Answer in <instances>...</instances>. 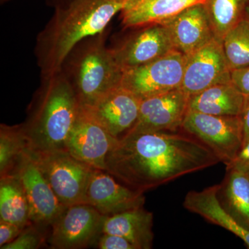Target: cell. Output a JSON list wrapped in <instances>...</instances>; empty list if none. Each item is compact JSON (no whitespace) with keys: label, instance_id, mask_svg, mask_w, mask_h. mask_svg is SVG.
<instances>
[{"label":"cell","instance_id":"obj_1","mask_svg":"<svg viewBox=\"0 0 249 249\" xmlns=\"http://www.w3.org/2000/svg\"><path fill=\"white\" fill-rule=\"evenodd\" d=\"M220 162L209 147L186 132L129 131L106 160V172L145 192Z\"/></svg>","mask_w":249,"mask_h":249},{"label":"cell","instance_id":"obj_2","mask_svg":"<svg viewBox=\"0 0 249 249\" xmlns=\"http://www.w3.org/2000/svg\"><path fill=\"white\" fill-rule=\"evenodd\" d=\"M127 0H59L54 14L36 38L35 55L41 76L60 71L76 44L108 29Z\"/></svg>","mask_w":249,"mask_h":249},{"label":"cell","instance_id":"obj_3","mask_svg":"<svg viewBox=\"0 0 249 249\" xmlns=\"http://www.w3.org/2000/svg\"><path fill=\"white\" fill-rule=\"evenodd\" d=\"M81 111V105L61 71L41 76L20 124L29 150L48 152L65 150V144Z\"/></svg>","mask_w":249,"mask_h":249},{"label":"cell","instance_id":"obj_4","mask_svg":"<svg viewBox=\"0 0 249 249\" xmlns=\"http://www.w3.org/2000/svg\"><path fill=\"white\" fill-rule=\"evenodd\" d=\"M108 35L107 29L80 41L60 69L82 107L91 106L105 93L121 86L124 70L107 45Z\"/></svg>","mask_w":249,"mask_h":249},{"label":"cell","instance_id":"obj_5","mask_svg":"<svg viewBox=\"0 0 249 249\" xmlns=\"http://www.w3.org/2000/svg\"><path fill=\"white\" fill-rule=\"evenodd\" d=\"M29 152L64 206L83 204L94 168L77 160L65 150Z\"/></svg>","mask_w":249,"mask_h":249},{"label":"cell","instance_id":"obj_6","mask_svg":"<svg viewBox=\"0 0 249 249\" xmlns=\"http://www.w3.org/2000/svg\"><path fill=\"white\" fill-rule=\"evenodd\" d=\"M181 129L209 147L227 166L243 146L240 116H214L188 111Z\"/></svg>","mask_w":249,"mask_h":249},{"label":"cell","instance_id":"obj_7","mask_svg":"<svg viewBox=\"0 0 249 249\" xmlns=\"http://www.w3.org/2000/svg\"><path fill=\"white\" fill-rule=\"evenodd\" d=\"M186 55L174 50L150 63L124 70L121 86L141 100L181 88Z\"/></svg>","mask_w":249,"mask_h":249},{"label":"cell","instance_id":"obj_8","mask_svg":"<svg viewBox=\"0 0 249 249\" xmlns=\"http://www.w3.org/2000/svg\"><path fill=\"white\" fill-rule=\"evenodd\" d=\"M105 217L90 205L67 206L51 227L49 238L51 248H87L102 233Z\"/></svg>","mask_w":249,"mask_h":249},{"label":"cell","instance_id":"obj_9","mask_svg":"<svg viewBox=\"0 0 249 249\" xmlns=\"http://www.w3.org/2000/svg\"><path fill=\"white\" fill-rule=\"evenodd\" d=\"M14 173L24 187L30 209L31 222L43 230L52 227L65 206L58 200L29 148Z\"/></svg>","mask_w":249,"mask_h":249},{"label":"cell","instance_id":"obj_10","mask_svg":"<svg viewBox=\"0 0 249 249\" xmlns=\"http://www.w3.org/2000/svg\"><path fill=\"white\" fill-rule=\"evenodd\" d=\"M230 82L231 70L222 41L214 38L204 47L186 55L180 89L189 97L213 85Z\"/></svg>","mask_w":249,"mask_h":249},{"label":"cell","instance_id":"obj_11","mask_svg":"<svg viewBox=\"0 0 249 249\" xmlns=\"http://www.w3.org/2000/svg\"><path fill=\"white\" fill-rule=\"evenodd\" d=\"M137 28L139 30L109 47L124 71L150 63L175 50L169 33L160 23Z\"/></svg>","mask_w":249,"mask_h":249},{"label":"cell","instance_id":"obj_12","mask_svg":"<svg viewBox=\"0 0 249 249\" xmlns=\"http://www.w3.org/2000/svg\"><path fill=\"white\" fill-rule=\"evenodd\" d=\"M119 139L88 115L81 107L65 144V150L94 169L106 170V160Z\"/></svg>","mask_w":249,"mask_h":249},{"label":"cell","instance_id":"obj_13","mask_svg":"<svg viewBox=\"0 0 249 249\" xmlns=\"http://www.w3.org/2000/svg\"><path fill=\"white\" fill-rule=\"evenodd\" d=\"M142 100L120 86L110 90L91 106L82 107L111 135L120 139L139 119Z\"/></svg>","mask_w":249,"mask_h":249},{"label":"cell","instance_id":"obj_14","mask_svg":"<svg viewBox=\"0 0 249 249\" xmlns=\"http://www.w3.org/2000/svg\"><path fill=\"white\" fill-rule=\"evenodd\" d=\"M143 192L119 182L104 170L94 169L90 177L83 204L90 205L105 216L143 206Z\"/></svg>","mask_w":249,"mask_h":249},{"label":"cell","instance_id":"obj_15","mask_svg":"<svg viewBox=\"0 0 249 249\" xmlns=\"http://www.w3.org/2000/svg\"><path fill=\"white\" fill-rule=\"evenodd\" d=\"M188 101L180 88L142 100L138 120L129 131L177 132L182 127Z\"/></svg>","mask_w":249,"mask_h":249},{"label":"cell","instance_id":"obj_16","mask_svg":"<svg viewBox=\"0 0 249 249\" xmlns=\"http://www.w3.org/2000/svg\"><path fill=\"white\" fill-rule=\"evenodd\" d=\"M160 24L169 33L175 50L185 55L216 38L203 1L188 6Z\"/></svg>","mask_w":249,"mask_h":249},{"label":"cell","instance_id":"obj_17","mask_svg":"<svg viewBox=\"0 0 249 249\" xmlns=\"http://www.w3.org/2000/svg\"><path fill=\"white\" fill-rule=\"evenodd\" d=\"M221 185L208 187L200 191H191L187 193L183 206L193 213L199 214L206 221L229 231L249 248V230L241 225L224 207L219 193Z\"/></svg>","mask_w":249,"mask_h":249},{"label":"cell","instance_id":"obj_18","mask_svg":"<svg viewBox=\"0 0 249 249\" xmlns=\"http://www.w3.org/2000/svg\"><path fill=\"white\" fill-rule=\"evenodd\" d=\"M153 213L142 208L106 216L102 233L113 234L127 239L137 249H150L153 243Z\"/></svg>","mask_w":249,"mask_h":249},{"label":"cell","instance_id":"obj_19","mask_svg":"<svg viewBox=\"0 0 249 249\" xmlns=\"http://www.w3.org/2000/svg\"><path fill=\"white\" fill-rule=\"evenodd\" d=\"M203 0H127L120 12L121 24L132 29L160 23Z\"/></svg>","mask_w":249,"mask_h":249},{"label":"cell","instance_id":"obj_20","mask_svg":"<svg viewBox=\"0 0 249 249\" xmlns=\"http://www.w3.org/2000/svg\"><path fill=\"white\" fill-rule=\"evenodd\" d=\"M247 97L230 83L217 84L190 96L188 111L214 116H241Z\"/></svg>","mask_w":249,"mask_h":249},{"label":"cell","instance_id":"obj_21","mask_svg":"<svg viewBox=\"0 0 249 249\" xmlns=\"http://www.w3.org/2000/svg\"><path fill=\"white\" fill-rule=\"evenodd\" d=\"M0 219L22 228L31 223L27 196L16 173L0 178Z\"/></svg>","mask_w":249,"mask_h":249},{"label":"cell","instance_id":"obj_22","mask_svg":"<svg viewBox=\"0 0 249 249\" xmlns=\"http://www.w3.org/2000/svg\"><path fill=\"white\" fill-rule=\"evenodd\" d=\"M222 184L224 207L241 225L249 230V177L247 173L235 170H227Z\"/></svg>","mask_w":249,"mask_h":249},{"label":"cell","instance_id":"obj_23","mask_svg":"<svg viewBox=\"0 0 249 249\" xmlns=\"http://www.w3.org/2000/svg\"><path fill=\"white\" fill-rule=\"evenodd\" d=\"M249 0H203V4L218 40L245 16Z\"/></svg>","mask_w":249,"mask_h":249},{"label":"cell","instance_id":"obj_24","mask_svg":"<svg viewBox=\"0 0 249 249\" xmlns=\"http://www.w3.org/2000/svg\"><path fill=\"white\" fill-rule=\"evenodd\" d=\"M29 148L20 124L0 125V176L14 173Z\"/></svg>","mask_w":249,"mask_h":249},{"label":"cell","instance_id":"obj_25","mask_svg":"<svg viewBox=\"0 0 249 249\" xmlns=\"http://www.w3.org/2000/svg\"><path fill=\"white\" fill-rule=\"evenodd\" d=\"M223 49L231 70L249 66V18L245 16L222 39Z\"/></svg>","mask_w":249,"mask_h":249},{"label":"cell","instance_id":"obj_26","mask_svg":"<svg viewBox=\"0 0 249 249\" xmlns=\"http://www.w3.org/2000/svg\"><path fill=\"white\" fill-rule=\"evenodd\" d=\"M45 243L43 229L31 223L22 231L11 243L1 247V249H37Z\"/></svg>","mask_w":249,"mask_h":249},{"label":"cell","instance_id":"obj_27","mask_svg":"<svg viewBox=\"0 0 249 249\" xmlns=\"http://www.w3.org/2000/svg\"><path fill=\"white\" fill-rule=\"evenodd\" d=\"M96 246L100 249H137L127 239L113 234L101 233L98 237Z\"/></svg>","mask_w":249,"mask_h":249},{"label":"cell","instance_id":"obj_28","mask_svg":"<svg viewBox=\"0 0 249 249\" xmlns=\"http://www.w3.org/2000/svg\"><path fill=\"white\" fill-rule=\"evenodd\" d=\"M231 82L246 97L249 96V66L231 70Z\"/></svg>","mask_w":249,"mask_h":249},{"label":"cell","instance_id":"obj_29","mask_svg":"<svg viewBox=\"0 0 249 249\" xmlns=\"http://www.w3.org/2000/svg\"><path fill=\"white\" fill-rule=\"evenodd\" d=\"M24 228L0 219V248L11 243L20 234Z\"/></svg>","mask_w":249,"mask_h":249},{"label":"cell","instance_id":"obj_30","mask_svg":"<svg viewBox=\"0 0 249 249\" xmlns=\"http://www.w3.org/2000/svg\"><path fill=\"white\" fill-rule=\"evenodd\" d=\"M227 170H235L241 173H249V142L242 147L239 153L227 166Z\"/></svg>","mask_w":249,"mask_h":249},{"label":"cell","instance_id":"obj_31","mask_svg":"<svg viewBox=\"0 0 249 249\" xmlns=\"http://www.w3.org/2000/svg\"><path fill=\"white\" fill-rule=\"evenodd\" d=\"M240 116L242 119V125H243V145H245L249 142V96L247 97L245 107Z\"/></svg>","mask_w":249,"mask_h":249},{"label":"cell","instance_id":"obj_32","mask_svg":"<svg viewBox=\"0 0 249 249\" xmlns=\"http://www.w3.org/2000/svg\"><path fill=\"white\" fill-rule=\"evenodd\" d=\"M11 1V0H1V3L7 2V1ZM57 0H46L47 1V4H48V6H52V5L54 4V3Z\"/></svg>","mask_w":249,"mask_h":249},{"label":"cell","instance_id":"obj_33","mask_svg":"<svg viewBox=\"0 0 249 249\" xmlns=\"http://www.w3.org/2000/svg\"><path fill=\"white\" fill-rule=\"evenodd\" d=\"M245 16L249 18V3L248 5H247V9H246Z\"/></svg>","mask_w":249,"mask_h":249},{"label":"cell","instance_id":"obj_34","mask_svg":"<svg viewBox=\"0 0 249 249\" xmlns=\"http://www.w3.org/2000/svg\"><path fill=\"white\" fill-rule=\"evenodd\" d=\"M247 175H249V173H247Z\"/></svg>","mask_w":249,"mask_h":249}]
</instances>
